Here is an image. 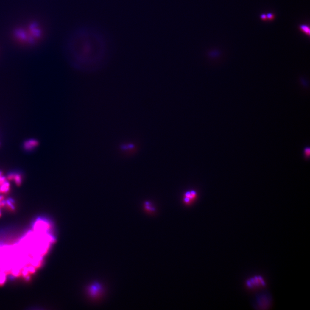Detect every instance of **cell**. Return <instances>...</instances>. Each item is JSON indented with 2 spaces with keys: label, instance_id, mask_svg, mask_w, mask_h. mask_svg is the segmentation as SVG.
Here are the masks:
<instances>
[{
  "label": "cell",
  "instance_id": "obj_9",
  "mask_svg": "<svg viewBox=\"0 0 310 310\" xmlns=\"http://www.w3.org/2000/svg\"><path fill=\"white\" fill-rule=\"evenodd\" d=\"M16 35H17V36L21 38L22 39H24V40H25L27 38L26 34L23 31H18V32H16Z\"/></svg>",
  "mask_w": 310,
  "mask_h": 310
},
{
  "label": "cell",
  "instance_id": "obj_4",
  "mask_svg": "<svg viewBox=\"0 0 310 310\" xmlns=\"http://www.w3.org/2000/svg\"><path fill=\"white\" fill-rule=\"evenodd\" d=\"M197 193L194 191L187 192L184 195V202L187 204H190L191 202L197 197Z\"/></svg>",
  "mask_w": 310,
  "mask_h": 310
},
{
  "label": "cell",
  "instance_id": "obj_12",
  "mask_svg": "<svg viewBox=\"0 0 310 310\" xmlns=\"http://www.w3.org/2000/svg\"><path fill=\"white\" fill-rule=\"evenodd\" d=\"M266 16L267 18H268L269 20H272L274 19V16L273 14H272V13H268Z\"/></svg>",
  "mask_w": 310,
  "mask_h": 310
},
{
  "label": "cell",
  "instance_id": "obj_3",
  "mask_svg": "<svg viewBox=\"0 0 310 310\" xmlns=\"http://www.w3.org/2000/svg\"><path fill=\"white\" fill-rule=\"evenodd\" d=\"M267 285L266 279L260 274L252 275L245 281V287L249 290H261L266 288Z\"/></svg>",
  "mask_w": 310,
  "mask_h": 310
},
{
  "label": "cell",
  "instance_id": "obj_5",
  "mask_svg": "<svg viewBox=\"0 0 310 310\" xmlns=\"http://www.w3.org/2000/svg\"><path fill=\"white\" fill-rule=\"evenodd\" d=\"M38 142L34 140H30L26 142L25 144V148L27 149H31L37 146Z\"/></svg>",
  "mask_w": 310,
  "mask_h": 310
},
{
  "label": "cell",
  "instance_id": "obj_8",
  "mask_svg": "<svg viewBox=\"0 0 310 310\" xmlns=\"http://www.w3.org/2000/svg\"><path fill=\"white\" fill-rule=\"evenodd\" d=\"M6 280V276L4 272L0 271V285L3 284Z\"/></svg>",
  "mask_w": 310,
  "mask_h": 310
},
{
  "label": "cell",
  "instance_id": "obj_2",
  "mask_svg": "<svg viewBox=\"0 0 310 310\" xmlns=\"http://www.w3.org/2000/svg\"><path fill=\"white\" fill-rule=\"evenodd\" d=\"M274 304L272 293L269 290L263 289L259 291L252 298L251 304L255 310H267L271 309Z\"/></svg>",
  "mask_w": 310,
  "mask_h": 310
},
{
  "label": "cell",
  "instance_id": "obj_10",
  "mask_svg": "<svg viewBox=\"0 0 310 310\" xmlns=\"http://www.w3.org/2000/svg\"><path fill=\"white\" fill-rule=\"evenodd\" d=\"M14 178L17 184L20 185V183H21V177H20V176L18 174H13V179H14Z\"/></svg>",
  "mask_w": 310,
  "mask_h": 310
},
{
  "label": "cell",
  "instance_id": "obj_13",
  "mask_svg": "<svg viewBox=\"0 0 310 310\" xmlns=\"http://www.w3.org/2000/svg\"><path fill=\"white\" fill-rule=\"evenodd\" d=\"M261 18L262 19V20H266L267 18V16L265 14H263L261 16Z\"/></svg>",
  "mask_w": 310,
  "mask_h": 310
},
{
  "label": "cell",
  "instance_id": "obj_11",
  "mask_svg": "<svg viewBox=\"0 0 310 310\" xmlns=\"http://www.w3.org/2000/svg\"><path fill=\"white\" fill-rule=\"evenodd\" d=\"M305 155L306 157L309 156L310 149L309 148H307L305 149Z\"/></svg>",
  "mask_w": 310,
  "mask_h": 310
},
{
  "label": "cell",
  "instance_id": "obj_7",
  "mask_svg": "<svg viewBox=\"0 0 310 310\" xmlns=\"http://www.w3.org/2000/svg\"><path fill=\"white\" fill-rule=\"evenodd\" d=\"M299 29L302 31L304 32L307 35H310V29L308 26L306 25H300L299 26Z\"/></svg>",
  "mask_w": 310,
  "mask_h": 310
},
{
  "label": "cell",
  "instance_id": "obj_1",
  "mask_svg": "<svg viewBox=\"0 0 310 310\" xmlns=\"http://www.w3.org/2000/svg\"><path fill=\"white\" fill-rule=\"evenodd\" d=\"M66 58L70 66L80 72H94L104 67L110 58L107 41L89 28L73 32L66 42Z\"/></svg>",
  "mask_w": 310,
  "mask_h": 310
},
{
  "label": "cell",
  "instance_id": "obj_6",
  "mask_svg": "<svg viewBox=\"0 0 310 310\" xmlns=\"http://www.w3.org/2000/svg\"><path fill=\"white\" fill-rule=\"evenodd\" d=\"M35 24H32L31 26V31H32V33L36 37H39L40 35V32L39 30L35 28Z\"/></svg>",
  "mask_w": 310,
  "mask_h": 310
}]
</instances>
